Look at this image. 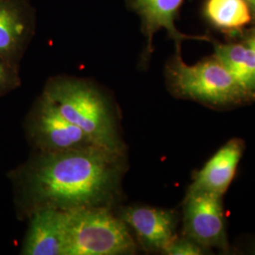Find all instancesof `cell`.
I'll return each instance as SVG.
<instances>
[{
  "mask_svg": "<svg viewBox=\"0 0 255 255\" xmlns=\"http://www.w3.org/2000/svg\"><path fill=\"white\" fill-rule=\"evenodd\" d=\"M22 255H65V214L44 208L32 212Z\"/></svg>",
  "mask_w": 255,
  "mask_h": 255,
  "instance_id": "obj_11",
  "label": "cell"
},
{
  "mask_svg": "<svg viewBox=\"0 0 255 255\" xmlns=\"http://www.w3.org/2000/svg\"><path fill=\"white\" fill-rule=\"evenodd\" d=\"M42 94L96 146L110 151L125 152L112 102L94 82L76 77L57 76L48 80Z\"/></svg>",
  "mask_w": 255,
  "mask_h": 255,
  "instance_id": "obj_2",
  "label": "cell"
},
{
  "mask_svg": "<svg viewBox=\"0 0 255 255\" xmlns=\"http://www.w3.org/2000/svg\"><path fill=\"white\" fill-rule=\"evenodd\" d=\"M165 80L169 92L177 99L197 101L211 108L228 109L251 102L215 55L187 64L181 51H176L165 66Z\"/></svg>",
  "mask_w": 255,
  "mask_h": 255,
  "instance_id": "obj_3",
  "label": "cell"
},
{
  "mask_svg": "<svg viewBox=\"0 0 255 255\" xmlns=\"http://www.w3.org/2000/svg\"><path fill=\"white\" fill-rule=\"evenodd\" d=\"M184 0H126L127 7L135 12L141 20V30L146 37V45L143 54L144 63L149 60L153 52V37L164 28L176 46V51H181L182 41L187 39L207 40V37L190 36L182 33L175 25L179 10Z\"/></svg>",
  "mask_w": 255,
  "mask_h": 255,
  "instance_id": "obj_9",
  "label": "cell"
},
{
  "mask_svg": "<svg viewBox=\"0 0 255 255\" xmlns=\"http://www.w3.org/2000/svg\"><path fill=\"white\" fill-rule=\"evenodd\" d=\"M119 218L134 233L138 244L147 253L163 254L177 237L179 216L173 210L129 206L121 210Z\"/></svg>",
  "mask_w": 255,
  "mask_h": 255,
  "instance_id": "obj_8",
  "label": "cell"
},
{
  "mask_svg": "<svg viewBox=\"0 0 255 255\" xmlns=\"http://www.w3.org/2000/svg\"><path fill=\"white\" fill-rule=\"evenodd\" d=\"M246 1L248 2V3H249V4H251V3H252L254 0H246Z\"/></svg>",
  "mask_w": 255,
  "mask_h": 255,
  "instance_id": "obj_19",
  "label": "cell"
},
{
  "mask_svg": "<svg viewBox=\"0 0 255 255\" xmlns=\"http://www.w3.org/2000/svg\"><path fill=\"white\" fill-rule=\"evenodd\" d=\"M245 44H247L250 47H252L255 51V29L248 36L245 41Z\"/></svg>",
  "mask_w": 255,
  "mask_h": 255,
  "instance_id": "obj_16",
  "label": "cell"
},
{
  "mask_svg": "<svg viewBox=\"0 0 255 255\" xmlns=\"http://www.w3.org/2000/svg\"><path fill=\"white\" fill-rule=\"evenodd\" d=\"M64 214L65 255L136 254V241L130 229L111 208H82Z\"/></svg>",
  "mask_w": 255,
  "mask_h": 255,
  "instance_id": "obj_4",
  "label": "cell"
},
{
  "mask_svg": "<svg viewBox=\"0 0 255 255\" xmlns=\"http://www.w3.org/2000/svg\"><path fill=\"white\" fill-rule=\"evenodd\" d=\"M125 152L88 146L56 153L39 152L15 179L20 209L72 211L118 202L126 172Z\"/></svg>",
  "mask_w": 255,
  "mask_h": 255,
  "instance_id": "obj_1",
  "label": "cell"
},
{
  "mask_svg": "<svg viewBox=\"0 0 255 255\" xmlns=\"http://www.w3.org/2000/svg\"><path fill=\"white\" fill-rule=\"evenodd\" d=\"M209 250L201 246L188 237H177L165 248L163 255H201L207 254Z\"/></svg>",
  "mask_w": 255,
  "mask_h": 255,
  "instance_id": "obj_15",
  "label": "cell"
},
{
  "mask_svg": "<svg viewBox=\"0 0 255 255\" xmlns=\"http://www.w3.org/2000/svg\"><path fill=\"white\" fill-rule=\"evenodd\" d=\"M250 6H251V9H252V13H253V17L255 18V0H254L251 4H250Z\"/></svg>",
  "mask_w": 255,
  "mask_h": 255,
  "instance_id": "obj_17",
  "label": "cell"
},
{
  "mask_svg": "<svg viewBox=\"0 0 255 255\" xmlns=\"http://www.w3.org/2000/svg\"><path fill=\"white\" fill-rule=\"evenodd\" d=\"M35 28L36 13L29 0H0V57L19 67Z\"/></svg>",
  "mask_w": 255,
  "mask_h": 255,
  "instance_id": "obj_7",
  "label": "cell"
},
{
  "mask_svg": "<svg viewBox=\"0 0 255 255\" xmlns=\"http://www.w3.org/2000/svg\"><path fill=\"white\" fill-rule=\"evenodd\" d=\"M222 196L186 192L182 206L183 236L205 249L230 252Z\"/></svg>",
  "mask_w": 255,
  "mask_h": 255,
  "instance_id": "obj_6",
  "label": "cell"
},
{
  "mask_svg": "<svg viewBox=\"0 0 255 255\" xmlns=\"http://www.w3.org/2000/svg\"><path fill=\"white\" fill-rule=\"evenodd\" d=\"M205 14L216 27L231 31L245 27L254 18L246 0H207Z\"/></svg>",
  "mask_w": 255,
  "mask_h": 255,
  "instance_id": "obj_13",
  "label": "cell"
},
{
  "mask_svg": "<svg viewBox=\"0 0 255 255\" xmlns=\"http://www.w3.org/2000/svg\"><path fill=\"white\" fill-rule=\"evenodd\" d=\"M27 135L42 153H56L96 146L82 129L57 109L43 94L27 119Z\"/></svg>",
  "mask_w": 255,
  "mask_h": 255,
  "instance_id": "obj_5",
  "label": "cell"
},
{
  "mask_svg": "<svg viewBox=\"0 0 255 255\" xmlns=\"http://www.w3.org/2000/svg\"><path fill=\"white\" fill-rule=\"evenodd\" d=\"M20 84L19 67L0 57V97L15 90Z\"/></svg>",
  "mask_w": 255,
  "mask_h": 255,
  "instance_id": "obj_14",
  "label": "cell"
},
{
  "mask_svg": "<svg viewBox=\"0 0 255 255\" xmlns=\"http://www.w3.org/2000/svg\"><path fill=\"white\" fill-rule=\"evenodd\" d=\"M245 149V143L234 138L221 146L193 177L188 191L224 196L233 182Z\"/></svg>",
  "mask_w": 255,
  "mask_h": 255,
  "instance_id": "obj_10",
  "label": "cell"
},
{
  "mask_svg": "<svg viewBox=\"0 0 255 255\" xmlns=\"http://www.w3.org/2000/svg\"><path fill=\"white\" fill-rule=\"evenodd\" d=\"M215 56L251 101H255V51L247 44H217Z\"/></svg>",
  "mask_w": 255,
  "mask_h": 255,
  "instance_id": "obj_12",
  "label": "cell"
},
{
  "mask_svg": "<svg viewBox=\"0 0 255 255\" xmlns=\"http://www.w3.org/2000/svg\"><path fill=\"white\" fill-rule=\"evenodd\" d=\"M251 252H252V254H254L255 255V242L252 245V248H251Z\"/></svg>",
  "mask_w": 255,
  "mask_h": 255,
  "instance_id": "obj_18",
  "label": "cell"
}]
</instances>
